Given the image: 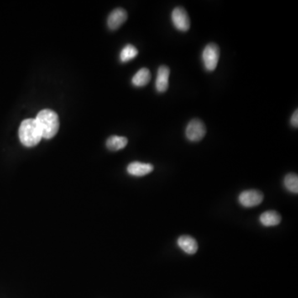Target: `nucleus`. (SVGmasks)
<instances>
[{
  "label": "nucleus",
  "instance_id": "obj_5",
  "mask_svg": "<svg viewBox=\"0 0 298 298\" xmlns=\"http://www.w3.org/2000/svg\"><path fill=\"white\" fill-rule=\"evenodd\" d=\"M172 22L178 31L186 32L190 28V20L187 12L182 7H177L172 12Z\"/></svg>",
  "mask_w": 298,
  "mask_h": 298
},
{
  "label": "nucleus",
  "instance_id": "obj_15",
  "mask_svg": "<svg viewBox=\"0 0 298 298\" xmlns=\"http://www.w3.org/2000/svg\"><path fill=\"white\" fill-rule=\"evenodd\" d=\"M286 189L291 192L298 193V177L295 173H289L284 178Z\"/></svg>",
  "mask_w": 298,
  "mask_h": 298
},
{
  "label": "nucleus",
  "instance_id": "obj_16",
  "mask_svg": "<svg viewBox=\"0 0 298 298\" xmlns=\"http://www.w3.org/2000/svg\"><path fill=\"white\" fill-rule=\"evenodd\" d=\"M291 124L293 126V127H295V128H298V110H296L294 111V113L293 114V116L291 117Z\"/></svg>",
  "mask_w": 298,
  "mask_h": 298
},
{
  "label": "nucleus",
  "instance_id": "obj_14",
  "mask_svg": "<svg viewBox=\"0 0 298 298\" xmlns=\"http://www.w3.org/2000/svg\"><path fill=\"white\" fill-rule=\"evenodd\" d=\"M138 49L132 44H128L121 51L119 58H120L122 62H127V61L134 59L138 56Z\"/></svg>",
  "mask_w": 298,
  "mask_h": 298
},
{
  "label": "nucleus",
  "instance_id": "obj_10",
  "mask_svg": "<svg viewBox=\"0 0 298 298\" xmlns=\"http://www.w3.org/2000/svg\"><path fill=\"white\" fill-rule=\"evenodd\" d=\"M178 244L185 253L188 254H195L197 252V242L191 236H180L178 238Z\"/></svg>",
  "mask_w": 298,
  "mask_h": 298
},
{
  "label": "nucleus",
  "instance_id": "obj_2",
  "mask_svg": "<svg viewBox=\"0 0 298 298\" xmlns=\"http://www.w3.org/2000/svg\"><path fill=\"white\" fill-rule=\"evenodd\" d=\"M18 135L21 143L28 148L38 145L43 138L34 119H28L21 123Z\"/></svg>",
  "mask_w": 298,
  "mask_h": 298
},
{
  "label": "nucleus",
  "instance_id": "obj_12",
  "mask_svg": "<svg viewBox=\"0 0 298 298\" xmlns=\"http://www.w3.org/2000/svg\"><path fill=\"white\" fill-rule=\"evenodd\" d=\"M128 144V138L121 136H111L106 141V146L111 151H119L125 148Z\"/></svg>",
  "mask_w": 298,
  "mask_h": 298
},
{
  "label": "nucleus",
  "instance_id": "obj_8",
  "mask_svg": "<svg viewBox=\"0 0 298 298\" xmlns=\"http://www.w3.org/2000/svg\"><path fill=\"white\" fill-rule=\"evenodd\" d=\"M169 75H170V68L167 65H161L158 68V75L156 79V90L159 93L167 91L169 86Z\"/></svg>",
  "mask_w": 298,
  "mask_h": 298
},
{
  "label": "nucleus",
  "instance_id": "obj_6",
  "mask_svg": "<svg viewBox=\"0 0 298 298\" xmlns=\"http://www.w3.org/2000/svg\"><path fill=\"white\" fill-rule=\"evenodd\" d=\"M263 200V193L258 190H244L238 196L239 203L247 208L258 206L262 203Z\"/></svg>",
  "mask_w": 298,
  "mask_h": 298
},
{
  "label": "nucleus",
  "instance_id": "obj_9",
  "mask_svg": "<svg viewBox=\"0 0 298 298\" xmlns=\"http://www.w3.org/2000/svg\"><path fill=\"white\" fill-rule=\"evenodd\" d=\"M153 166L149 163H139V162H133L131 163L127 168V171L130 175L134 177H143L148 175L153 172Z\"/></svg>",
  "mask_w": 298,
  "mask_h": 298
},
{
  "label": "nucleus",
  "instance_id": "obj_7",
  "mask_svg": "<svg viewBox=\"0 0 298 298\" xmlns=\"http://www.w3.org/2000/svg\"><path fill=\"white\" fill-rule=\"evenodd\" d=\"M127 19H128V13L125 9L121 8H116L109 15L108 20H107L108 27L111 30H117L125 23Z\"/></svg>",
  "mask_w": 298,
  "mask_h": 298
},
{
  "label": "nucleus",
  "instance_id": "obj_1",
  "mask_svg": "<svg viewBox=\"0 0 298 298\" xmlns=\"http://www.w3.org/2000/svg\"><path fill=\"white\" fill-rule=\"evenodd\" d=\"M35 121L43 138L49 139L58 133L60 123L55 111L48 109L43 110L38 114Z\"/></svg>",
  "mask_w": 298,
  "mask_h": 298
},
{
  "label": "nucleus",
  "instance_id": "obj_3",
  "mask_svg": "<svg viewBox=\"0 0 298 298\" xmlns=\"http://www.w3.org/2000/svg\"><path fill=\"white\" fill-rule=\"evenodd\" d=\"M220 48L216 43H209L204 48L202 60L206 70L213 71L216 70L220 60Z\"/></svg>",
  "mask_w": 298,
  "mask_h": 298
},
{
  "label": "nucleus",
  "instance_id": "obj_11",
  "mask_svg": "<svg viewBox=\"0 0 298 298\" xmlns=\"http://www.w3.org/2000/svg\"><path fill=\"white\" fill-rule=\"evenodd\" d=\"M151 80L150 70L148 68H142L133 75L132 78V83L137 87H143L148 85Z\"/></svg>",
  "mask_w": 298,
  "mask_h": 298
},
{
  "label": "nucleus",
  "instance_id": "obj_4",
  "mask_svg": "<svg viewBox=\"0 0 298 298\" xmlns=\"http://www.w3.org/2000/svg\"><path fill=\"white\" fill-rule=\"evenodd\" d=\"M206 134V127L203 121L194 119L188 123L185 128V136L190 142H199Z\"/></svg>",
  "mask_w": 298,
  "mask_h": 298
},
{
  "label": "nucleus",
  "instance_id": "obj_13",
  "mask_svg": "<svg viewBox=\"0 0 298 298\" xmlns=\"http://www.w3.org/2000/svg\"><path fill=\"white\" fill-rule=\"evenodd\" d=\"M281 216L273 211H266L260 216V222L264 226H275L281 222Z\"/></svg>",
  "mask_w": 298,
  "mask_h": 298
}]
</instances>
